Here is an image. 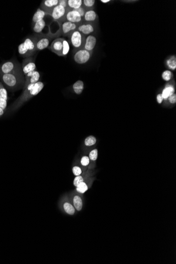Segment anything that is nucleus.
Wrapping results in <instances>:
<instances>
[{
	"mask_svg": "<svg viewBox=\"0 0 176 264\" xmlns=\"http://www.w3.org/2000/svg\"><path fill=\"white\" fill-rule=\"evenodd\" d=\"M44 84L42 82L39 81L35 84H31L28 85L20 97H18L17 100L14 102L11 107L12 111L17 110L24 103L27 102L34 96L37 95L43 89Z\"/></svg>",
	"mask_w": 176,
	"mask_h": 264,
	"instance_id": "1",
	"label": "nucleus"
},
{
	"mask_svg": "<svg viewBox=\"0 0 176 264\" xmlns=\"http://www.w3.org/2000/svg\"><path fill=\"white\" fill-rule=\"evenodd\" d=\"M22 69H19L10 74H0V79L8 89L14 90L21 85L24 86L25 83Z\"/></svg>",
	"mask_w": 176,
	"mask_h": 264,
	"instance_id": "2",
	"label": "nucleus"
},
{
	"mask_svg": "<svg viewBox=\"0 0 176 264\" xmlns=\"http://www.w3.org/2000/svg\"><path fill=\"white\" fill-rule=\"evenodd\" d=\"M36 43V35L28 37L25 38L23 43L18 45V53L24 58H29L31 57L37 51Z\"/></svg>",
	"mask_w": 176,
	"mask_h": 264,
	"instance_id": "3",
	"label": "nucleus"
},
{
	"mask_svg": "<svg viewBox=\"0 0 176 264\" xmlns=\"http://www.w3.org/2000/svg\"><path fill=\"white\" fill-rule=\"evenodd\" d=\"M59 31L55 34H52L49 32L47 34H40V35H35L37 37V43H36V49L37 51H41L47 48L50 44L52 39L58 37L59 35Z\"/></svg>",
	"mask_w": 176,
	"mask_h": 264,
	"instance_id": "4",
	"label": "nucleus"
},
{
	"mask_svg": "<svg viewBox=\"0 0 176 264\" xmlns=\"http://www.w3.org/2000/svg\"><path fill=\"white\" fill-rule=\"evenodd\" d=\"M68 37L69 38L71 45L73 46L74 49L76 51L83 48L86 41V37L79 32V31L77 30L72 32Z\"/></svg>",
	"mask_w": 176,
	"mask_h": 264,
	"instance_id": "5",
	"label": "nucleus"
},
{
	"mask_svg": "<svg viewBox=\"0 0 176 264\" xmlns=\"http://www.w3.org/2000/svg\"><path fill=\"white\" fill-rule=\"evenodd\" d=\"M67 10L61 5L58 4L52 9L48 15H51L54 20L59 23H63L66 21V15Z\"/></svg>",
	"mask_w": 176,
	"mask_h": 264,
	"instance_id": "6",
	"label": "nucleus"
},
{
	"mask_svg": "<svg viewBox=\"0 0 176 264\" xmlns=\"http://www.w3.org/2000/svg\"><path fill=\"white\" fill-rule=\"evenodd\" d=\"M92 55V53L82 48L77 51L74 53V60L76 63L80 64L86 63L90 60Z\"/></svg>",
	"mask_w": 176,
	"mask_h": 264,
	"instance_id": "7",
	"label": "nucleus"
},
{
	"mask_svg": "<svg viewBox=\"0 0 176 264\" xmlns=\"http://www.w3.org/2000/svg\"><path fill=\"white\" fill-rule=\"evenodd\" d=\"M21 69L20 64L16 61H8L0 65V74H10Z\"/></svg>",
	"mask_w": 176,
	"mask_h": 264,
	"instance_id": "8",
	"label": "nucleus"
},
{
	"mask_svg": "<svg viewBox=\"0 0 176 264\" xmlns=\"http://www.w3.org/2000/svg\"><path fill=\"white\" fill-rule=\"evenodd\" d=\"M96 24L92 23L83 22L80 24L78 27L77 30L81 32L82 34L87 37L91 35L96 31Z\"/></svg>",
	"mask_w": 176,
	"mask_h": 264,
	"instance_id": "9",
	"label": "nucleus"
},
{
	"mask_svg": "<svg viewBox=\"0 0 176 264\" xmlns=\"http://www.w3.org/2000/svg\"><path fill=\"white\" fill-rule=\"evenodd\" d=\"M66 21H68L79 25L83 22V18L75 10L68 9L66 15Z\"/></svg>",
	"mask_w": 176,
	"mask_h": 264,
	"instance_id": "10",
	"label": "nucleus"
},
{
	"mask_svg": "<svg viewBox=\"0 0 176 264\" xmlns=\"http://www.w3.org/2000/svg\"><path fill=\"white\" fill-rule=\"evenodd\" d=\"M63 38H55L51 44L50 46L49 47V49L59 57H62L63 47Z\"/></svg>",
	"mask_w": 176,
	"mask_h": 264,
	"instance_id": "11",
	"label": "nucleus"
},
{
	"mask_svg": "<svg viewBox=\"0 0 176 264\" xmlns=\"http://www.w3.org/2000/svg\"><path fill=\"white\" fill-rule=\"evenodd\" d=\"M78 24L71 23L68 21H64L61 24L60 28L61 32L64 36L69 37L72 32L77 30Z\"/></svg>",
	"mask_w": 176,
	"mask_h": 264,
	"instance_id": "12",
	"label": "nucleus"
},
{
	"mask_svg": "<svg viewBox=\"0 0 176 264\" xmlns=\"http://www.w3.org/2000/svg\"><path fill=\"white\" fill-rule=\"evenodd\" d=\"M22 69L24 75H27L29 72L36 70V65L33 58H27L22 62Z\"/></svg>",
	"mask_w": 176,
	"mask_h": 264,
	"instance_id": "13",
	"label": "nucleus"
},
{
	"mask_svg": "<svg viewBox=\"0 0 176 264\" xmlns=\"http://www.w3.org/2000/svg\"><path fill=\"white\" fill-rule=\"evenodd\" d=\"M40 78V75L38 71L34 70L29 72V74L25 75V83L24 84L23 89H25L30 84H35L39 82Z\"/></svg>",
	"mask_w": 176,
	"mask_h": 264,
	"instance_id": "14",
	"label": "nucleus"
},
{
	"mask_svg": "<svg viewBox=\"0 0 176 264\" xmlns=\"http://www.w3.org/2000/svg\"><path fill=\"white\" fill-rule=\"evenodd\" d=\"M58 4L59 0H43L41 2L40 8L48 14Z\"/></svg>",
	"mask_w": 176,
	"mask_h": 264,
	"instance_id": "15",
	"label": "nucleus"
},
{
	"mask_svg": "<svg viewBox=\"0 0 176 264\" xmlns=\"http://www.w3.org/2000/svg\"><path fill=\"white\" fill-rule=\"evenodd\" d=\"M97 40L96 37L93 34L86 37V41L83 48L93 53V51L97 44Z\"/></svg>",
	"mask_w": 176,
	"mask_h": 264,
	"instance_id": "16",
	"label": "nucleus"
},
{
	"mask_svg": "<svg viewBox=\"0 0 176 264\" xmlns=\"http://www.w3.org/2000/svg\"><path fill=\"white\" fill-rule=\"evenodd\" d=\"M98 18V16L97 13L93 10H89L86 11L83 20V22L95 23L97 21Z\"/></svg>",
	"mask_w": 176,
	"mask_h": 264,
	"instance_id": "17",
	"label": "nucleus"
},
{
	"mask_svg": "<svg viewBox=\"0 0 176 264\" xmlns=\"http://www.w3.org/2000/svg\"><path fill=\"white\" fill-rule=\"evenodd\" d=\"M174 91H175V88H174V85L170 84H167L165 85L164 88L163 90L162 94H161L163 98V100H167L168 98L170 95L174 94Z\"/></svg>",
	"mask_w": 176,
	"mask_h": 264,
	"instance_id": "18",
	"label": "nucleus"
},
{
	"mask_svg": "<svg viewBox=\"0 0 176 264\" xmlns=\"http://www.w3.org/2000/svg\"><path fill=\"white\" fill-rule=\"evenodd\" d=\"M164 65L169 70L174 71L176 69V57L175 55L167 57L164 60Z\"/></svg>",
	"mask_w": 176,
	"mask_h": 264,
	"instance_id": "19",
	"label": "nucleus"
},
{
	"mask_svg": "<svg viewBox=\"0 0 176 264\" xmlns=\"http://www.w3.org/2000/svg\"><path fill=\"white\" fill-rule=\"evenodd\" d=\"M46 14H47L45 12H44L43 11H42V10H41L40 8H39L34 14L33 18H32V21L35 23L39 22L40 21L43 20Z\"/></svg>",
	"mask_w": 176,
	"mask_h": 264,
	"instance_id": "20",
	"label": "nucleus"
},
{
	"mask_svg": "<svg viewBox=\"0 0 176 264\" xmlns=\"http://www.w3.org/2000/svg\"><path fill=\"white\" fill-rule=\"evenodd\" d=\"M84 89V83L81 80L76 81L73 85V90L77 94H81Z\"/></svg>",
	"mask_w": 176,
	"mask_h": 264,
	"instance_id": "21",
	"label": "nucleus"
},
{
	"mask_svg": "<svg viewBox=\"0 0 176 264\" xmlns=\"http://www.w3.org/2000/svg\"><path fill=\"white\" fill-rule=\"evenodd\" d=\"M69 9L76 10L82 6V0H68Z\"/></svg>",
	"mask_w": 176,
	"mask_h": 264,
	"instance_id": "22",
	"label": "nucleus"
},
{
	"mask_svg": "<svg viewBox=\"0 0 176 264\" xmlns=\"http://www.w3.org/2000/svg\"><path fill=\"white\" fill-rule=\"evenodd\" d=\"M45 25H46V24H45V21L44 20H42L39 22L35 23L33 27V30L34 32L37 33H41L43 31L44 28H45Z\"/></svg>",
	"mask_w": 176,
	"mask_h": 264,
	"instance_id": "23",
	"label": "nucleus"
},
{
	"mask_svg": "<svg viewBox=\"0 0 176 264\" xmlns=\"http://www.w3.org/2000/svg\"><path fill=\"white\" fill-rule=\"evenodd\" d=\"M96 3L95 0H83L82 1V6L86 8V10H93L94 4Z\"/></svg>",
	"mask_w": 176,
	"mask_h": 264,
	"instance_id": "24",
	"label": "nucleus"
},
{
	"mask_svg": "<svg viewBox=\"0 0 176 264\" xmlns=\"http://www.w3.org/2000/svg\"><path fill=\"white\" fill-rule=\"evenodd\" d=\"M73 204L74 207L78 211H80L82 208V201L78 195H76L73 198Z\"/></svg>",
	"mask_w": 176,
	"mask_h": 264,
	"instance_id": "25",
	"label": "nucleus"
},
{
	"mask_svg": "<svg viewBox=\"0 0 176 264\" xmlns=\"http://www.w3.org/2000/svg\"><path fill=\"white\" fill-rule=\"evenodd\" d=\"M63 208L65 211L69 215H73L75 212V208H74L73 206H72L71 204H69V203L66 202L65 204H64Z\"/></svg>",
	"mask_w": 176,
	"mask_h": 264,
	"instance_id": "26",
	"label": "nucleus"
},
{
	"mask_svg": "<svg viewBox=\"0 0 176 264\" xmlns=\"http://www.w3.org/2000/svg\"><path fill=\"white\" fill-rule=\"evenodd\" d=\"M0 100H8V93L1 82H0Z\"/></svg>",
	"mask_w": 176,
	"mask_h": 264,
	"instance_id": "27",
	"label": "nucleus"
},
{
	"mask_svg": "<svg viewBox=\"0 0 176 264\" xmlns=\"http://www.w3.org/2000/svg\"><path fill=\"white\" fill-rule=\"evenodd\" d=\"M173 77V72L169 70H165L162 74V78L165 81H169Z\"/></svg>",
	"mask_w": 176,
	"mask_h": 264,
	"instance_id": "28",
	"label": "nucleus"
},
{
	"mask_svg": "<svg viewBox=\"0 0 176 264\" xmlns=\"http://www.w3.org/2000/svg\"><path fill=\"white\" fill-rule=\"evenodd\" d=\"M76 187H77L76 188L77 191L80 194H84V192H86L88 189L87 185L84 182H81Z\"/></svg>",
	"mask_w": 176,
	"mask_h": 264,
	"instance_id": "29",
	"label": "nucleus"
},
{
	"mask_svg": "<svg viewBox=\"0 0 176 264\" xmlns=\"http://www.w3.org/2000/svg\"><path fill=\"white\" fill-rule=\"evenodd\" d=\"M63 47L62 57H66L70 50V45H69V42H68L65 38H63Z\"/></svg>",
	"mask_w": 176,
	"mask_h": 264,
	"instance_id": "30",
	"label": "nucleus"
},
{
	"mask_svg": "<svg viewBox=\"0 0 176 264\" xmlns=\"http://www.w3.org/2000/svg\"><path fill=\"white\" fill-rule=\"evenodd\" d=\"M96 142H97V139L93 135H90L89 137H88L84 140V144L87 146H91V145H94Z\"/></svg>",
	"mask_w": 176,
	"mask_h": 264,
	"instance_id": "31",
	"label": "nucleus"
},
{
	"mask_svg": "<svg viewBox=\"0 0 176 264\" xmlns=\"http://www.w3.org/2000/svg\"><path fill=\"white\" fill-rule=\"evenodd\" d=\"M89 159L91 160L95 161L98 158V150L94 149L91 151L89 154Z\"/></svg>",
	"mask_w": 176,
	"mask_h": 264,
	"instance_id": "32",
	"label": "nucleus"
},
{
	"mask_svg": "<svg viewBox=\"0 0 176 264\" xmlns=\"http://www.w3.org/2000/svg\"><path fill=\"white\" fill-rule=\"evenodd\" d=\"M83 182V178L80 175L76 176V177L74 179L73 184L75 187H77L81 182Z\"/></svg>",
	"mask_w": 176,
	"mask_h": 264,
	"instance_id": "33",
	"label": "nucleus"
},
{
	"mask_svg": "<svg viewBox=\"0 0 176 264\" xmlns=\"http://www.w3.org/2000/svg\"><path fill=\"white\" fill-rule=\"evenodd\" d=\"M72 171H73L74 175L76 176L80 175L81 174H82L81 169L80 167H79L78 166H74L72 168Z\"/></svg>",
	"mask_w": 176,
	"mask_h": 264,
	"instance_id": "34",
	"label": "nucleus"
},
{
	"mask_svg": "<svg viewBox=\"0 0 176 264\" xmlns=\"http://www.w3.org/2000/svg\"><path fill=\"white\" fill-rule=\"evenodd\" d=\"M90 163V159L87 156H84L81 158V164L83 166H87Z\"/></svg>",
	"mask_w": 176,
	"mask_h": 264,
	"instance_id": "35",
	"label": "nucleus"
},
{
	"mask_svg": "<svg viewBox=\"0 0 176 264\" xmlns=\"http://www.w3.org/2000/svg\"><path fill=\"white\" fill-rule=\"evenodd\" d=\"M75 10H76V11H77V12L79 13V14L81 15V17H82V18H83L84 14H85L86 11H87L86 10V8H84V7H83V6L80 7V8H78V9H76Z\"/></svg>",
	"mask_w": 176,
	"mask_h": 264,
	"instance_id": "36",
	"label": "nucleus"
},
{
	"mask_svg": "<svg viewBox=\"0 0 176 264\" xmlns=\"http://www.w3.org/2000/svg\"><path fill=\"white\" fill-rule=\"evenodd\" d=\"M169 102L171 104H175L176 103V94L175 93L170 95L168 99Z\"/></svg>",
	"mask_w": 176,
	"mask_h": 264,
	"instance_id": "37",
	"label": "nucleus"
},
{
	"mask_svg": "<svg viewBox=\"0 0 176 264\" xmlns=\"http://www.w3.org/2000/svg\"><path fill=\"white\" fill-rule=\"evenodd\" d=\"M59 5H60L67 10H68V0H59Z\"/></svg>",
	"mask_w": 176,
	"mask_h": 264,
	"instance_id": "38",
	"label": "nucleus"
},
{
	"mask_svg": "<svg viewBox=\"0 0 176 264\" xmlns=\"http://www.w3.org/2000/svg\"><path fill=\"white\" fill-rule=\"evenodd\" d=\"M7 107V101L0 100V108L5 111Z\"/></svg>",
	"mask_w": 176,
	"mask_h": 264,
	"instance_id": "39",
	"label": "nucleus"
},
{
	"mask_svg": "<svg viewBox=\"0 0 176 264\" xmlns=\"http://www.w3.org/2000/svg\"><path fill=\"white\" fill-rule=\"evenodd\" d=\"M163 96L161 94H158L157 96V101L158 102V104H161L163 102Z\"/></svg>",
	"mask_w": 176,
	"mask_h": 264,
	"instance_id": "40",
	"label": "nucleus"
},
{
	"mask_svg": "<svg viewBox=\"0 0 176 264\" xmlns=\"http://www.w3.org/2000/svg\"><path fill=\"white\" fill-rule=\"evenodd\" d=\"M100 1L103 3H107L110 2V0H101Z\"/></svg>",
	"mask_w": 176,
	"mask_h": 264,
	"instance_id": "41",
	"label": "nucleus"
},
{
	"mask_svg": "<svg viewBox=\"0 0 176 264\" xmlns=\"http://www.w3.org/2000/svg\"><path fill=\"white\" fill-rule=\"evenodd\" d=\"M4 113V111L0 108V117H2L3 114Z\"/></svg>",
	"mask_w": 176,
	"mask_h": 264,
	"instance_id": "42",
	"label": "nucleus"
}]
</instances>
